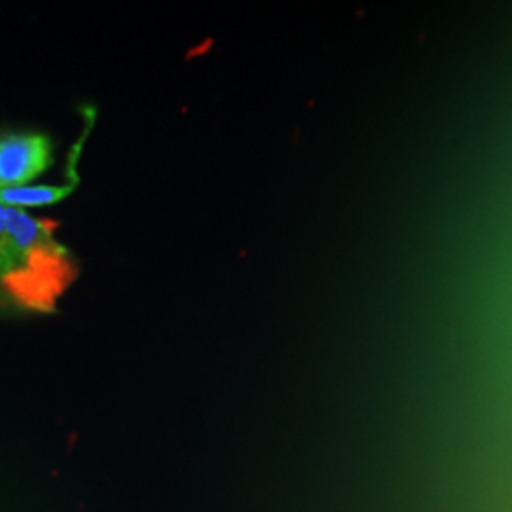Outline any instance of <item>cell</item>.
Masks as SVG:
<instances>
[{
  "label": "cell",
  "instance_id": "obj_1",
  "mask_svg": "<svg viewBox=\"0 0 512 512\" xmlns=\"http://www.w3.org/2000/svg\"><path fill=\"white\" fill-rule=\"evenodd\" d=\"M78 264L55 238V222L6 207V245L0 255V293L19 310L52 313L73 285Z\"/></svg>",
  "mask_w": 512,
  "mask_h": 512
},
{
  "label": "cell",
  "instance_id": "obj_3",
  "mask_svg": "<svg viewBox=\"0 0 512 512\" xmlns=\"http://www.w3.org/2000/svg\"><path fill=\"white\" fill-rule=\"evenodd\" d=\"M78 186V179H71L65 184H37V186H16L0 190V203L12 209H27V207H44L63 202Z\"/></svg>",
  "mask_w": 512,
  "mask_h": 512
},
{
  "label": "cell",
  "instance_id": "obj_2",
  "mask_svg": "<svg viewBox=\"0 0 512 512\" xmlns=\"http://www.w3.org/2000/svg\"><path fill=\"white\" fill-rule=\"evenodd\" d=\"M54 164V143L44 133L0 135V190L27 186Z\"/></svg>",
  "mask_w": 512,
  "mask_h": 512
},
{
  "label": "cell",
  "instance_id": "obj_4",
  "mask_svg": "<svg viewBox=\"0 0 512 512\" xmlns=\"http://www.w3.org/2000/svg\"><path fill=\"white\" fill-rule=\"evenodd\" d=\"M8 302V298L4 294L0 293V308H4V304Z\"/></svg>",
  "mask_w": 512,
  "mask_h": 512
}]
</instances>
